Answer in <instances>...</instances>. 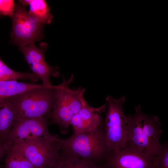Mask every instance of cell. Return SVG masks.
<instances>
[{"mask_svg":"<svg viewBox=\"0 0 168 168\" xmlns=\"http://www.w3.org/2000/svg\"><path fill=\"white\" fill-rule=\"evenodd\" d=\"M60 152L85 161L104 163L108 155L104 126L92 131L61 139Z\"/></svg>","mask_w":168,"mask_h":168,"instance_id":"6da1fadb","label":"cell"},{"mask_svg":"<svg viewBox=\"0 0 168 168\" xmlns=\"http://www.w3.org/2000/svg\"><path fill=\"white\" fill-rule=\"evenodd\" d=\"M61 86V84L57 86H45L9 98L18 118L51 116Z\"/></svg>","mask_w":168,"mask_h":168,"instance_id":"7a4b0ae2","label":"cell"},{"mask_svg":"<svg viewBox=\"0 0 168 168\" xmlns=\"http://www.w3.org/2000/svg\"><path fill=\"white\" fill-rule=\"evenodd\" d=\"M105 100L107 111L104 128L109 154L127 146L128 118L123 108L125 96L115 99L109 95Z\"/></svg>","mask_w":168,"mask_h":168,"instance_id":"3957f363","label":"cell"},{"mask_svg":"<svg viewBox=\"0 0 168 168\" xmlns=\"http://www.w3.org/2000/svg\"><path fill=\"white\" fill-rule=\"evenodd\" d=\"M73 79L72 74L68 80L63 79L51 115V123L57 124L65 133L68 131L72 117L88 104L84 96L85 88L80 87L75 90L68 87Z\"/></svg>","mask_w":168,"mask_h":168,"instance_id":"277c9868","label":"cell"},{"mask_svg":"<svg viewBox=\"0 0 168 168\" xmlns=\"http://www.w3.org/2000/svg\"><path fill=\"white\" fill-rule=\"evenodd\" d=\"M61 146V139L58 137L35 139L12 147L22 152L35 168H50L59 156Z\"/></svg>","mask_w":168,"mask_h":168,"instance_id":"5b68a950","label":"cell"},{"mask_svg":"<svg viewBox=\"0 0 168 168\" xmlns=\"http://www.w3.org/2000/svg\"><path fill=\"white\" fill-rule=\"evenodd\" d=\"M11 37L20 47L35 43L44 36V24L31 14L22 5L15 4L12 17Z\"/></svg>","mask_w":168,"mask_h":168,"instance_id":"8992f818","label":"cell"},{"mask_svg":"<svg viewBox=\"0 0 168 168\" xmlns=\"http://www.w3.org/2000/svg\"><path fill=\"white\" fill-rule=\"evenodd\" d=\"M48 128L47 118H18L7 136L5 143L11 147L14 144L40 139H54Z\"/></svg>","mask_w":168,"mask_h":168,"instance_id":"52a82bcc","label":"cell"},{"mask_svg":"<svg viewBox=\"0 0 168 168\" xmlns=\"http://www.w3.org/2000/svg\"><path fill=\"white\" fill-rule=\"evenodd\" d=\"M154 157L126 146L109 154L104 164L105 168H152Z\"/></svg>","mask_w":168,"mask_h":168,"instance_id":"ba28073f","label":"cell"},{"mask_svg":"<svg viewBox=\"0 0 168 168\" xmlns=\"http://www.w3.org/2000/svg\"><path fill=\"white\" fill-rule=\"evenodd\" d=\"M105 104L98 108L93 107L88 104L82 108L74 115L70 121L74 134L92 131L104 126V121L100 114L106 110Z\"/></svg>","mask_w":168,"mask_h":168,"instance_id":"9c48e42d","label":"cell"},{"mask_svg":"<svg viewBox=\"0 0 168 168\" xmlns=\"http://www.w3.org/2000/svg\"><path fill=\"white\" fill-rule=\"evenodd\" d=\"M140 104L135 107L134 114L128 115V130L127 146L137 149L152 156L156 153L142 130L141 123L142 112Z\"/></svg>","mask_w":168,"mask_h":168,"instance_id":"30bf717a","label":"cell"},{"mask_svg":"<svg viewBox=\"0 0 168 168\" xmlns=\"http://www.w3.org/2000/svg\"><path fill=\"white\" fill-rule=\"evenodd\" d=\"M141 123L145 135L156 155L161 146L160 140L163 133L160 119L156 116L144 114L142 112Z\"/></svg>","mask_w":168,"mask_h":168,"instance_id":"8fae6325","label":"cell"},{"mask_svg":"<svg viewBox=\"0 0 168 168\" xmlns=\"http://www.w3.org/2000/svg\"><path fill=\"white\" fill-rule=\"evenodd\" d=\"M18 119L9 98L0 100V142L6 138Z\"/></svg>","mask_w":168,"mask_h":168,"instance_id":"7c38bea8","label":"cell"},{"mask_svg":"<svg viewBox=\"0 0 168 168\" xmlns=\"http://www.w3.org/2000/svg\"><path fill=\"white\" fill-rule=\"evenodd\" d=\"M44 86L43 84L20 82L14 80L0 81V100L8 98L27 91Z\"/></svg>","mask_w":168,"mask_h":168,"instance_id":"4fadbf2b","label":"cell"},{"mask_svg":"<svg viewBox=\"0 0 168 168\" xmlns=\"http://www.w3.org/2000/svg\"><path fill=\"white\" fill-rule=\"evenodd\" d=\"M50 168H105L104 163L85 161L60 152L59 158Z\"/></svg>","mask_w":168,"mask_h":168,"instance_id":"5bb4252c","label":"cell"},{"mask_svg":"<svg viewBox=\"0 0 168 168\" xmlns=\"http://www.w3.org/2000/svg\"><path fill=\"white\" fill-rule=\"evenodd\" d=\"M21 2L29 5V12L40 22L44 24L51 23L53 16L45 0H25Z\"/></svg>","mask_w":168,"mask_h":168,"instance_id":"9a60e30c","label":"cell"},{"mask_svg":"<svg viewBox=\"0 0 168 168\" xmlns=\"http://www.w3.org/2000/svg\"><path fill=\"white\" fill-rule=\"evenodd\" d=\"M29 65L33 73L41 79L43 84L46 86L52 85L50 80L51 76L57 77L60 75L58 68L50 66L45 60Z\"/></svg>","mask_w":168,"mask_h":168,"instance_id":"2e32d148","label":"cell"},{"mask_svg":"<svg viewBox=\"0 0 168 168\" xmlns=\"http://www.w3.org/2000/svg\"><path fill=\"white\" fill-rule=\"evenodd\" d=\"M6 155L5 168H35L23 153L16 148L11 147Z\"/></svg>","mask_w":168,"mask_h":168,"instance_id":"e0dca14e","label":"cell"},{"mask_svg":"<svg viewBox=\"0 0 168 168\" xmlns=\"http://www.w3.org/2000/svg\"><path fill=\"white\" fill-rule=\"evenodd\" d=\"M20 79H28L36 82L39 78L33 73L18 72L10 68L6 64L0 67V81H17V80Z\"/></svg>","mask_w":168,"mask_h":168,"instance_id":"ac0fdd59","label":"cell"},{"mask_svg":"<svg viewBox=\"0 0 168 168\" xmlns=\"http://www.w3.org/2000/svg\"><path fill=\"white\" fill-rule=\"evenodd\" d=\"M152 168H168V144L165 142L161 144L154 157Z\"/></svg>","mask_w":168,"mask_h":168,"instance_id":"d6986e66","label":"cell"},{"mask_svg":"<svg viewBox=\"0 0 168 168\" xmlns=\"http://www.w3.org/2000/svg\"><path fill=\"white\" fill-rule=\"evenodd\" d=\"M15 4L13 0H0V14L12 17L15 8Z\"/></svg>","mask_w":168,"mask_h":168,"instance_id":"ffe728a7","label":"cell"},{"mask_svg":"<svg viewBox=\"0 0 168 168\" xmlns=\"http://www.w3.org/2000/svg\"><path fill=\"white\" fill-rule=\"evenodd\" d=\"M11 148L5 143L0 142V160L6 155Z\"/></svg>","mask_w":168,"mask_h":168,"instance_id":"44dd1931","label":"cell"},{"mask_svg":"<svg viewBox=\"0 0 168 168\" xmlns=\"http://www.w3.org/2000/svg\"><path fill=\"white\" fill-rule=\"evenodd\" d=\"M5 64L0 59V67Z\"/></svg>","mask_w":168,"mask_h":168,"instance_id":"7402d4cb","label":"cell"},{"mask_svg":"<svg viewBox=\"0 0 168 168\" xmlns=\"http://www.w3.org/2000/svg\"><path fill=\"white\" fill-rule=\"evenodd\" d=\"M0 168H4V166L2 165H0Z\"/></svg>","mask_w":168,"mask_h":168,"instance_id":"603a6c76","label":"cell"}]
</instances>
